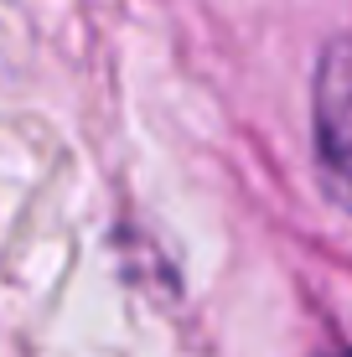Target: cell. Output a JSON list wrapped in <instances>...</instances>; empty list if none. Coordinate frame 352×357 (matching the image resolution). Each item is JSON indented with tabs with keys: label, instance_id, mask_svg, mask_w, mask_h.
I'll use <instances>...</instances> for the list:
<instances>
[{
	"label": "cell",
	"instance_id": "obj_1",
	"mask_svg": "<svg viewBox=\"0 0 352 357\" xmlns=\"http://www.w3.org/2000/svg\"><path fill=\"white\" fill-rule=\"evenodd\" d=\"M311 109H316L321 166L332 171V181L352 197V36H332V42L321 47Z\"/></svg>",
	"mask_w": 352,
	"mask_h": 357
},
{
	"label": "cell",
	"instance_id": "obj_2",
	"mask_svg": "<svg viewBox=\"0 0 352 357\" xmlns=\"http://www.w3.org/2000/svg\"><path fill=\"white\" fill-rule=\"evenodd\" d=\"M326 357H352V352H326Z\"/></svg>",
	"mask_w": 352,
	"mask_h": 357
}]
</instances>
